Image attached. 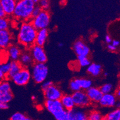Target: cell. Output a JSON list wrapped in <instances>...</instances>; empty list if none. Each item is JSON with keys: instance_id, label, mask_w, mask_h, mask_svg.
<instances>
[{"instance_id": "1", "label": "cell", "mask_w": 120, "mask_h": 120, "mask_svg": "<svg viewBox=\"0 0 120 120\" xmlns=\"http://www.w3.org/2000/svg\"><path fill=\"white\" fill-rule=\"evenodd\" d=\"M37 30L31 22H22L19 28L17 40L19 45L25 49H29L35 44Z\"/></svg>"}, {"instance_id": "2", "label": "cell", "mask_w": 120, "mask_h": 120, "mask_svg": "<svg viewBox=\"0 0 120 120\" xmlns=\"http://www.w3.org/2000/svg\"><path fill=\"white\" fill-rule=\"evenodd\" d=\"M36 4L32 0H19L16 3L13 16L19 21H30Z\"/></svg>"}, {"instance_id": "3", "label": "cell", "mask_w": 120, "mask_h": 120, "mask_svg": "<svg viewBox=\"0 0 120 120\" xmlns=\"http://www.w3.org/2000/svg\"><path fill=\"white\" fill-rule=\"evenodd\" d=\"M44 106L56 120H68V111L63 108L60 100H45Z\"/></svg>"}, {"instance_id": "4", "label": "cell", "mask_w": 120, "mask_h": 120, "mask_svg": "<svg viewBox=\"0 0 120 120\" xmlns=\"http://www.w3.org/2000/svg\"><path fill=\"white\" fill-rule=\"evenodd\" d=\"M31 79L34 82L40 84L46 81L49 74V69L45 64L34 63L30 71Z\"/></svg>"}, {"instance_id": "5", "label": "cell", "mask_w": 120, "mask_h": 120, "mask_svg": "<svg viewBox=\"0 0 120 120\" xmlns=\"http://www.w3.org/2000/svg\"><path fill=\"white\" fill-rule=\"evenodd\" d=\"M51 21L50 14L48 10H41L38 16L30 20V22L37 31L47 29Z\"/></svg>"}, {"instance_id": "6", "label": "cell", "mask_w": 120, "mask_h": 120, "mask_svg": "<svg viewBox=\"0 0 120 120\" xmlns=\"http://www.w3.org/2000/svg\"><path fill=\"white\" fill-rule=\"evenodd\" d=\"M13 94L12 92L11 87L9 81L5 79L0 82V101L4 103L11 102L13 99Z\"/></svg>"}, {"instance_id": "7", "label": "cell", "mask_w": 120, "mask_h": 120, "mask_svg": "<svg viewBox=\"0 0 120 120\" xmlns=\"http://www.w3.org/2000/svg\"><path fill=\"white\" fill-rule=\"evenodd\" d=\"M28 50L32 56L34 63H46L47 56L43 47L35 44Z\"/></svg>"}, {"instance_id": "8", "label": "cell", "mask_w": 120, "mask_h": 120, "mask_svg": "<svg viewBox=\"0 0 120 120\" xmlns=\"http://www.w3.org/2000/svg\"><path fill=\"white\" fill-rule=\"evenodd\" d=\"M71 95L76 108H84L91 104V103L87 97L86 91L80 90L73 92Z\"/></svg>"}, {"instance_id": "9", "label": "cell", "mask_w": 120, "mask_h": 120, "mask_svg": "<svg viewBox=\"0 0 120 120\" xmlns=\"http://www.w3.org/2000/svg\"><path fill=\"white\" fill-rule=\"evenodd\" d=\"M31 79L30 71L28 68L22 67L20 71L12 78L11 80L15 84L18 86L26 85Z\"/></svg>"}, {"instance_id": "10", "label": "cell", "mask_w": 120, "mask_h": 120, "mask_svg": "<svg viewBox=\"0 0 120 120\" xmlns=\"http://www.w3.org/2000/svg\"><path fill=\"white\" fill-rule=\"evenodd\" d=\"M44 96L48 100H60L64 93L59 87L56 85H52L49 88L43 91Z\"/></svg>"}, {"instance_id": "11", "label": "cell", "mask_w": 120, "mask_h": 120, "mask_svg": "<svg viewBox=\"0 0 120 120\" xmlns=\"http://www.w3.org/2000/svg\"><path fill=\"white\" fill-rule=\"evenodd\" d=\"M72 49L77 57H88L90 54V48L81 40H78L74 43Z\"/></svg>"}, {"instance_id": "12", "label": "cell", "mask_w": 120, "mask_h": 120, "mask_svg": "<svg viewBox=\"0 0 120 120\" xmlns=\"http://www.w3.org/2000/svg\"><path fill=\"white\" fill-rule=\"evenodd\" d=\"M13 36L9 29L0 31V49H5L13 44Z\"/></svg>"}, {"instance_id": "13", "label": "cell", "mask_w": 120, "mask_h": 120, "mask_svg": "<svg viewBox=\"0 0 120 120\" xmlns=\"http://www.w3.org/2000/svg\"><path fill=\"white\" fill-rule=\"evenodd\" d=\"M118 100V99L116 97L115 94L112 92L109 94H103L102 98L98 103L101 107L111 108L115 107V104Z\"/></svg>"}, {"instance_id": "14", "label": "cell", "mask_w": 120, "mask_h": 120, "mask_svg": "<svg viewBox=\"0 0 120 120\" xmlns=\"http://www.w3.org/2000/svg\"><path fill=\"white\" fill-rule=\"evenodd\" d=\"M87 97L91 103H98L102 98L103 94L100 88L96 87H91L86 91Z\"/></svg>"}, {"instance_id": "15", "label": "cell", "mask_w": 120, "mask_h": 120, "mask_svg": "<svg viewBox=\"0 0 120 120\" xmlns=\"http://www.w3.org/2000/svg\"><path fill=\"white\" fill-rule=\"evenodd\" d=\"M68 120H87V113L82 108L75 107L68 111Z\"/></svg>"}, {"instance_id": "16", "label": "cell", "mask_w": 120, "mask_h": 120, "mask_svg": "<svg viewBox=\"0 0 120 120\" xmlns=\"http://www.w3.org/2000/svg\"><path fill=\"white\" fill-rule=\"evenodd\" d=\"M23 50L21 48L16 44H12L7 49V54L11 61H19Z\"/></svg>"}, {"instance_id": "17", "label": "cell", "mask_w": 120, "mask_h": 120, "mask_svg": "<svg viewBox=\"0 0 120 120\" xmlns=\"http://www.w3.org/2000/svg\"><path fill=\"white\" fill-rule=\"evenodd\" d=\"M18 61L20 62L23 67L26 68H28L34 64L32 56L28 49L23 50Z\"/></svg>"}, {"instance_id": "18", "label": "cell", "mask_w": 120, "mask_h": 120, "mask_svg": "<svg viewBox=\"0 0 120 120\" xmlns=\"http://www.w3.org/2000/svg\"><path fill=\"white\" fill-rule=\"evenodd\" d=\"M17 1L15 0H0V4L5 13L6 16H12L13 15Z\"/></svg>"}, {"instance_id": "19", "label": "cell", "mask_w": 120, "mask_h": 120, "mask_svg": "<svg viewBox=\"0 0 120 120\" xmlns=\"http://www.w3.org/2000/svg\"><path fill=\"white\" fill-rule=\"evenodd\" d=\"M60 102L63 108L67 111H71L75 108L71 94H64L61 99H60Z\"/></svg>"}, {"instance_id": "20", "label": "cell", "mask_w": 120, "mask_h": 120, "mask_svg": "<svg viewBox=\"0 0 120 120\" xmlns=\"http://www.w3.org/2000/svg\"><path fill=\"white\" fill-rule=\"evenodd\" d=\"M49 31L47 29H42L37 31L35 39V45L43 47L47 41Z\"/></svg>"}, {"instance_id": "21", "label": "cell", "mask_w": 120, "mask_h": 120, "mask_svg": "<svg viewBox=\"0 0 120 120\" xmlns=\"http://www.w3.org/2000/svg\"><path fill=\"white\" fill-rule=\"evenodd\" d=\"M22 66L18 61H11V66L9 71L6 75V79L10 81L11 79L17 74L22 69Z\"/></svg>"}, {"instance_id": "22", "label": "cell", "mask_w": 120, "mask_h": 120, "mask_svg": "<svg viewBox=\"0 0 120 120\" xmlns=\"http://www.w3.org/2000/svg\"><path fill=\"white\" fill-rule=\"evenodd\" d=\"M87 71L93 77H98L102 72V67L100 64L93 62L87 67Z\"/></svg>"}, {"instance_id": "23", "label": "cell", "mask_w": 120, "mask_h": 120, "mask_svg": "<svg viewBox=\"0 0 120 120\" xmlns=\"http://www.w3.org/2000/svg\"><path fill=\"white\" fill-rule=\"evenodd\" d=\"M80 90L86 91L92 87L93 82L91 79L86 78H75Z\"/></svg>"}, {"instance_id": "24", "label": "cell", "mask_w": 120, "mask_h": 120, "mask_svg": "<svg viewBox=\"0 0 120 120\" xmlns=\"http://www.w3.org/2000/svg\"><path fill=\"white\" fill-rule=\"evenodd\" d=\"M103 120H120V109L116 108L103 116Z\"/></svg>"}, {"instance_id": "25", "label": "cell", "mask_w": 120, "mask_h": 120, "mask_svg": "<svg viewBox=\"0 0 120 120\" xmlns=\"http://www.w3.org/2000/svg\"><path fill=\"white\" fill-rule=\"evenodd\" d=\"M103 118L101 112L96 110H92L87 113V120H103Z\"/></svg>"}, {"instance_id": "26", "label": "cell", "mask_w": 120, "mask_h": 120, "mask_svg": "<svg viewBox=\"0 0 120 120\" xmlns=\"http://www.w3.org/2000/svg\"><path fill=\"white\" fill-rule=\"evenodd\" d=\"M11 26V21L9 18L6 16L0 18V31L9 29Z\"/></svg>"}, {"instance_id": "27", "label": "cell", "mask_w": 120, "mask_h": 120, "mask_svg": "<svg viewBox=\"0 0 120 120\" xmlns=\"http://www.w3.org/2000/svg\"><path fill=\"white\" fill-rule=\"evenodd\" d=\"M77 61L78 66L81 67H87L91 64L88 57H77Z\"/></svg>"}, {"instance_id": "28", "label": "cell", "mask_w": 120, "mask_h": 120, "mask_svg": "<svg viewBox=\"0 0 120 120\" xmlns=\"http://www.w3.org/2000/svg\"><path fill=\"white\" fill-rule=\"evenodd\" d=\"M100 90L103 94L112 93L113 90V86L112 83H106L102 85L100 88Z\"/></svg>"}, {"instance_id": "29", "label": "cell", "mask_w": 120, "mask_h": 120, "mask_svg": "<svg viewBox=\"0 0 120 120\" xmlns=\"http://www.w3.org/2000/svg\"><path fill=\"white\" fill-rule=\"evenodd\" d=\"M11 66V61H7L5 62L0 63V69L4 73L5 75H7L8 72L9 71Z\"/></svg>"}, {"instance_id": "30", "label": "cell", "mask_w": 120, "mask_h": 120, "mask_svg": "<svg viewBox=\"0 0 120 120\" xmlns=\"http://www.w3.org/2000/svg\"><path fill=\"white\" fill-rule=\"evenodd\" d=\"M69 89H70L71 91H72L73 92L80 91L79 86H78L77 82L76 81V79H72L71 81H70V82L69 83Z\"/></svg>"}, {"instance_id": "31", "label": "cell", "mask_w": 120, "mask_h": 120, "mask_svg": "<svg viewBox=\"0 0 120 120\" xmlns=\"http://www.w3.org/2000/svg\"><path fill=\"white\" fill-rule=\"evenodd\" d=\"M37 4L42 10H48L50 7L49 0H39Z\"/></svg>"}, {"instance_id": "32", "label": "cell", "mask_w": 120, "mask_h": 120, "mask_svg": "<svg viewBox=\"0 0 120 120\" xmlns=\"http://www.w3.org/2000/svg\"><path fill=\"white\" fill-rule=\"evenodd\" d=\"M25 116L26 115H24L21 112H15V114H13L11 116L10 120H23Z\"/></svg>"}, {"instance_id": "33", "label": "cell", "mask_w": 120, "mask_h": 120, "mask_svg": "<svg viewBox=\"0 0 120 120\" xmlns=\"http://www.w3.org/2000/svg\"><path fill=\"white\" fill-rule=\"evenodd\" d=\"M53 82L51 81H45L44 82H42L41 83V88L42 90V92L44 91H45V90H47V88H49L50 87V86H52V85H53Z\"/></svg>"}, {"instance_id": "34", "label": "cell", "mask_w": 120, "mask_h": 120, "mask_svg": "<svg viewBox=\"0 0 120 120\" xmlns=\"http://www.w3.org/2000/svg\"><path fill=\"white\" fill-rule=\"evenodd\" d=\"M41 8H40V7L38 6V5H36L35 6L34 8L33 11H32V19L34 18V17H36L37 16H38V15L40 14V12H41Z\"/></svg>"}, {"instance_id": "35", "label": "cell", "mask_w": 120, "mask_h": 120, "mask_svg": "<svg viewBox=\"0 0 120 120\" xmlns=\"http://www.w3.org/2000/svg\"><path fill=\"white\" fill-rule=\"evenodd\" d=\"M9 105L7 103H4L0 101V110H5L8 109Z\"/></svg>"}, {"instance_id": "36", "label": "cell", "mask_w": 120, "mask_h": 120, "mask_svg": "<svg viewBox=\"0 0 120 120\" xmlns=\"http://www.w3.org/2000/svg\"><path fill=\"white\" fill-rule=\"evenodd\" d=\"M112 37H111V36H109V35L107 34L105 36V41L106 43H107L108 45H109V44H111V42H112Z\"/></svg>"}, {"instance_id": "37", "label": "cell", "mask_w": 120, "mask_h": 120, "mask_svg": "<svg viewBox=\"0 0 120 120\" xmlns=\"http://www.w3.org/2000/svg\"><path fill=\"white\" fill-rule=\"evenodd\" d=\"M107 48H108V49L111 52H115L116 50H117V48H116V47H115V46H112L111 44H109V45H108V46H107Z\"/></svg>"}, {"instance_id": "38", "label": "cell", "mask_w": 120, "mask_h": 120, "mask_svg": "<svg viewBox=\"0 0 120 120\" xmlns=\"http://www.w3.org/2000/svg\"><path fill=\"white\" fill-rule=\"evenodd\" d=\"M111 44L112 45V46H115V47H116V48H118V47H119V46H120V41H119L118 40H116V39L112 40V41Z\"/></svg>"}, {"instance_id": "39", "label": "cell", "mask_w": 120, "mask_h": 120, "mask_svg": "<svg viewBox=\"0 0 120 120\" xmlns=\"http://www.w3.org/2000/svg\"><path fill=\"white\" fill-rule=\"evenodd\" d=\"M4 17H6V15H5V13L4 12V10H3V7H2L1 5L0 4V18Z\"/></svg>"}, {"instance_id": "40", "label": "cell", "mask_w": 120, "mask_h": 120, "mask_svg": "<svg viewBox=\"0 0 120 120\" xmlns=\"http://www.w3.org/2000/svg\"><path fill=\"white\" fill-rule=\"evenodd\" d=\"M5 79H6V75L0 69V82L3 80H5Z\"/></svg>"}, {"instance_id": "41", "label": "cell", "mask_w": 120, "mask_h": 120, "mask_svg": "<svg viewBox=\"0 0 120 120\" xmlns=\"http://www.w3.org/2000/svg\"><path fill=\"white\" fill-rule=\"evenodd\" d=\"M113 94H115V95L116 96V97L118 99H120V88H118L115 90V93H113Z\"/></svg>"}, {"instance_id": "42", "label": "cell", "mask_w": 120, "mask_h": 120, "mask_svg": "<svg viewBox=\"0 0 120 120\" xmlns=\"http://www.w3.org/2000/svg\"><path fill=\"white\" fill-rule=\"evenodd\" d=\"M23 120H34L33 119L29 117V116H25V118H24V119Z\"/></svg>"}, {"instance_id": "43", "label": "cell", "mask_w": 120, "mask_h": 120, "mask_svg": "<svg viewBox=\"0 0 120 120\" xmlns=\"http://www.w3.org/2000/svg\"><path fill=\"white\" fill-rule=\"evenodd\" d=\"M64 43H58V47H59V48H62L63 46H64Z\"/></svg>"}, {"instance_id": "44", "label": "cell", "mask_w": 120, "mask_h": 120, "mask_svg": "<svg viewBox=\"0 0 120 120\" xmlns=\"http://www.w3.org/2000/svg\"><path fill=\"white\" fill-rule=\"evenodd\" d=\"M103 75H104V76L107 77L109 75L108 72H107V71H105V72H104V73H103Z\"/></svg>"}, {"instance_id": "45", "label": "cell", "mask_w": 120, "mask_h": 120, "mask_svg": "<svg viewBox=\"0 0 120 120\" xmlns=\"http://www.w3.org/2000/svg\"><path fill=\"white\" fill-rule=\"evenodd\" d=\"M31 99H32V100H36L37 97H36V96H35V95H32V96L31 97Z\"/></svg>"}, {"instance_id": "46", "label": "cell", "mask_w": 120, "mask_h": 120, "mask_svg": "<svg viewBox=\"0 0 120 120\" xmlns=\"http://www.w3.org/2000/svg\"><path fill=\"white\" fill-rule=\"evenodd\" d=\"M32 1H33L34 2V3H35L36 4H37V3H38V1H39V0H32Z\"/></svg>"}, {"instance_id": "47", "label": "cell", "mask_w": 120, "mask_h": 120, "mask_svg": "<svg viewBox=\"0 0 120 120\" xmlns=\"http://www.w3.org/2000/svg\"><path fill=\"white\" fill-rule=\"evenodd\" d=\"M15 1H19V0H15Z\"/></svg>"}]
</instances>
